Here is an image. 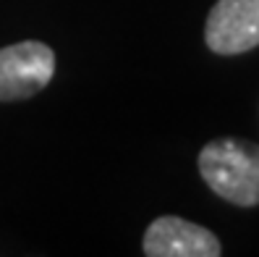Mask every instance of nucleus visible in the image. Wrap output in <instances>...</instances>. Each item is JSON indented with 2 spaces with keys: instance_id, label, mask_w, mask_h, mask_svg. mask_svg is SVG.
Segmentation results:
<instances>
[{
  "instance_id": "3",
  "label": "nucleus",
  "mask_w": 259,
  "mask_h": 257,
  "mask_svg": "<svg viewBox=\"0 0 259 257\" xmlns=\"http://www.w3.org/2000/svg\"><path fill=\"white\" fill-rule=\"evenodd\" d=\"M204 42L215 55L259 48V0H218L207 13Z\"/></svg>"
},
{
  "instance_id": "2",
  "label": "nucleus",
  "mask_w": 259,
  "mask_h": 257,
  "mask_svg": "<svg viewBox=\"0 0 259 257\" xmlns=\"http://www.w3.org/2000/svg\"><path fill=\"white\" fill-rule=\"evenodd\" d=\"M55 77V53L39 40L0 48V102L29 100Z\"/></svg>"
},
{
  "instance_id": "4",
  "label": "nucleus",
  "mask_w": 259,
  "mask_h": 257,
  "mask_svg": "<svg viewBox=\"0 0 259 257\" xmlns=\"http://www.w3.org/2000/svg\"><path fill=\"white\" fill-rule=\"evenodd\" d=\"M147 257H220V239L199 223L178 215L155 218L142 239Z\"/></svg>"
},
{
  "instance_id": "1",
  "label": "nucleus",
  "mask_w": 259,
  "mask_h": 257,
  "mask_svg": "<svg viewBox=\"0 0 259 257\" xmlns=\"http://www.w3.org/2000/svg\"><path fill=\"white\" fill-rule=\"evenodd\" d=\"M196 165H199L204 184L220 200L238 207L259 205V144L256 142L236 139V137L212 139L202 147Z\"/></svg>"
}]
</instances>
